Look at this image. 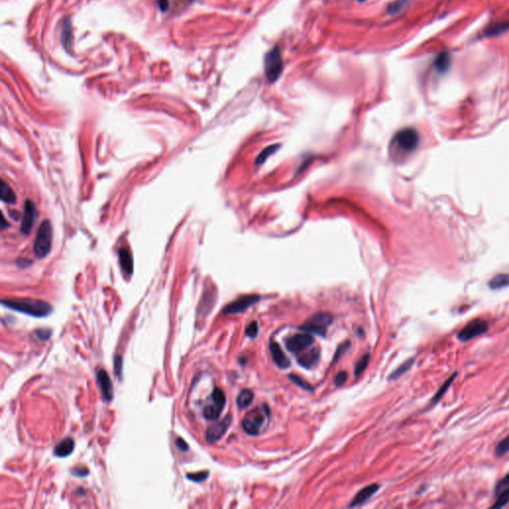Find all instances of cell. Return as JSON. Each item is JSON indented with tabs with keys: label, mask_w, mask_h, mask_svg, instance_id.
Instances as JSON below:
<instances>
[{
	"label": "cell",
	"mask_w": 509,
	"mask_h": 509,
	"mask_svg": "<svg viewBox=\"0 0 509 509\" xmlns=\"http://www.w3.org/2000/svg\"><path fill=\"white\" fill-rule=\"evenodd\" d=\"M212 403L207 405L204 408L203 411V416L208 421H216L220 415L221 412L223 411L226 404V396L225 393L223 392L220 388H215L212 396H211Z\"/></svg>",
	"instance_id": "52a82bcc"
},
{
	"label": "cell",
	"mask_w": 509,
	"mask_h": 509,
	"mask_svg": "<svg viewBox=\"0 0 509 509\" xmlns=\"http://www.w3.org/2000/svg\"><path fill=\"white\" fill-rule=\"evenodd\" d=\"M320 356H321L320 349H318V348H312V349L308 350V351L302 353L298 358V361H299V363L301 366H303L305 368H310L311 366H313L318 361V359H320Z\"/></svg>",
	"instance_id": "2e32d148"
},
{
	"label": "cell",
	"mask_w": 509,
	"mask_h": 509,
	"mask_svg": "<svg viewBox=\"0 0 509 509\" xmlns=\"http://www.w3.org/2000/svg\"><path fill=\"white\" fill-rule=\"evenodd\" d=\"M507 285H509V275H507V274L497 275L489 281L490 289H493V290L502 289V288H505V286H507Z\"/></svg>",
	"instance_id": "44dd1931"
},
{
	"label": "cell",
	"mask_w": 509,
	"mask_h": 509,
	"mask_svg": "<svg viewBox=\"0 0 509 509\" xmlns=\"http://www.w3.org/2000/svg\"><path fill=\"white\" fill-rule=\"evenodd\" d=\"M260 301L259 296L250 295V296H244L239 298L238 300L234 301L230 304H228L224 309H223V313L225 314H237L240 312L245 311L247 308H249L251 305L254 304Z\"/></svg>",
	"instance_id": "30bf717a"
},
{
	"label": "cell",
	"mask_w": 509,
	"mask_h": 509,
	"mask_svg": "<svg viewBox=\"0 0 509 509\" xmlns=\"http://www.w3.org/2000/svg\"><path fill=\"white\" fill-rule=\"evenodd\" d=\"M457 374H458V373L455 372L454 375H452V376H451L447 381H445L444 383H443V385H442V386L438 390V392L436 393V395L434 396V398H433V400H432V404H433V405H434V404H437L438 402H440V400L442 398V396L444 395V393L447 392L448 389L451 387V385H452V383H453V381H454L455 378L457 377Z\"/></svg>",
	"instance_id": "603a6c76"
},
{
	"label": "cell",
	"mask_w": 509,
	"mask_h": 509,
	"mask_svg": "<svg viewBox=\"0 0 509 509\" xmlns=\"http://www.w3.org/2000/svg\"><path fill=\"white\" fill-rule=\"evenodd\" d=\"M230 424H231V416L228 415L227 417L224 418V420L223 421L216 423V424L212 425L211 427H209L207 430V433H206L207 441L210 443L218 441L223 436H224V434L228 430Z\"/></svg>",
	"instance_id": "7c38bea8"
},
{
	"label": "cell",
	"mask_w": 509,
	"mask_h": 509,
	"mask_svg": "<svg viewBox=\"0 0 509 509\" xmlns=\"http://www.w3.org/2000/svg\"><path fill=\"white\" fill-rule=\"evenodd\" d=\"M36 335L41 340H47L50 337V335H51V330H49V329H40V330L36 331Z\"/></svg>",
	"instance_id": "d590c367"
},
{
	"label": "cell",
	"mask_w": 509,
	"mask_h": 509,
	"mask_svg": "<svg viewBox=\"0 0 509 509\" xmlns=\"http://www.w3.org/2000/svg\"><path fill=\"white\" fill-rule=\"evenodd\" d=\"M332 323V316L326 312H318L309 317L308 320L301 326V330L306 332L314 333L321 336H324L328 329V326Z\"/></svg>",
	"instance_id": "5b68a950"
},
{
	"label": "cell",
	"mask_w": 509,
	"mask_h": 509,
	"mask_svg": "<svg viewBox=\"0 0 509 509\" xmlns=\"http://www.w3.org/2000/svg\"><path fill=\"white\" fill-rule=\"evenodd\" d=\"M346 379H347V373L345 371H341L336 375V377L334 379V383L336 386H341L345 383Z\"/></svg>",
	"instance_id": "e575fe53"
},
{
	"label": "cell",
	"mask_w": 509,
	"mask_h": 509,
	"mask_svg": "<svg viewBox=\"0 0 509 509\" xmlns=\"http://www.w3.org/2000/svg\"><path fill=\"white\" fill-rule=\"evenodd\" d=\"M415 362V358H411V359H408L407 361H405L403 364H401L389 377L390 380H396L398 378H400L402 375H404L408 370H410V368L412 367L413 363Z\"/></svg>",
	"instance_id": "cb8c5ba5"
},
{
	"label": "cell",
	"mask_w": 509,
	"mask_h": 509,
	"mask_svg": "<svg viewBox=\"0 0 509 509\" xmlns=\"http://www.w3.org/2000/svg\"><path fill=\"white\" fill-rule=\"evenodd\" d=\"M118 256L121 270L125 275L131 276L134 272V261L131 252L127 249H120L118 251Z\"/></svg>",
	"instance_id": "9a60e30c"
},
{
	"label": "cell",
	"mask_w": 509,
	"mask_h": 509,
	"mask_svg": "<svg viewBox=\"0 0 509 509\" xmlns=\"http://www.w3.org/2000/svg\"><path fill=\"white\" fill-rule=\"evenodd\" d=\"M88 473H89V470H87L86 468L76 469V470L73 471V474L76 475V476H79V477H84V476H86Z\"/></svg>",
	"instance_id": "ab89813d"
},
{
	"label": "cell",
	"mask_w": 509,
	"mask_h": 509,
	"mask_svg": "<svg viewBox=\"0 0 509 509\" xmlns=\"http://www.w3.org/2000/svg\"><path fill=\"white\" fill-rule=\"evenodd\" d=\"M53 230L52 224L49 220H44L37 231L34 241V254L39 259H43L50 254L52 248Z\"/></svg>",
	"instance_id": "7a4b0ae2"
},
{
	"label": "cell",
	"mask_w": 509,
	"mask_h": 509,
	"mask_svg": "<svg viewBox=\"0 0 509 509\" xmlns=\"http://www.w3.org/2000/svg\"><path fill=\"white\" fill-rule=\"evenodd\" d=\"M290 379L294 382V383H296L297 385H299L300 387L303 388L304 390H307V391H312V386L309 385L307 382H305L304 380H302L301 377L297 376V375H291L290 376Z\"/></svg>",
	"instance_id": "f546056e"
},
{
	"label": "cell",
	"mask_w": 509,
	"mask_h": 509,
	"mask_svg": "<svg viewBox=\"0 0 509 509\" xmlns=\"http://www.w3.org/2000/svg\"><path fill=\"white\" fill-rule=\"evenodd\" d=\"M349 347H350V342L349 341H346V342L342 343L341 345H339V347L337 348V351H336V353L334 355V361L339 359L341 357V355L344 354L347 351Z\"/></svg>",
	"instance_id": "d6a6232c"
},
{
	"label": "cell",
	"mask_w": 509,
	"mask_h": 509,
	"mask_svg": "<svg viewBox=\"0 0 509 509\" xmlns=\"http://www.w3.org/2000/svg\"><path fill=\"white\" fill-rule=\"evenodd\" d=\"M507 453H509V435L500 440L495 448V455L497 457H502Z\"/></svg>",
	"instance_id": "4316f807"
},
{
	"label": "cell",
	"mask_w": 509,
	"mask_h": 509,
	"mask_svg": "<svg viewBox=\"0 0 509 509\" xmlns=\"http://www.w3.org/2000/svg\"><path fill=\"white\" fill-rule=\"evenodd\" d=\"M8 226H9V224H7L6 221H5V218L2 216V228L5 229V228H7Z\"/></svg>",
	"instance_id": "60d3db41"
},
{
	"label": "cell",
	"mask_w": 509,
	"mask_h": 509,
	"mask_svg": "<svg viewBox=\"0 0 509 509\" xmlns=\"http://www.w3.org/2000/svg\"><path fill=\"white\" fill-rule=\"evenodd\" d=\"M407 2H408V0H398V1L393 2L391 5H389L388 12L390 14H396V13L400 12L403 9V7L406 5Z\"/></svg>",
	"instance_id": "f1b7e54d"
},
{
	"label": "cell",
	"mask_w": 509,
	"mask_h": 509,
	"mask_svg": "<svg viewBox=\"0 0 509 509\" xmlns=\"http://www.w3.org/2000/svg\"><path fill=\"white\" fill-rule=\"evenodd\" d=\"M509 503V486L506 487L502 492L498 493V497L494 504L491 506L492 508H501Z\"/></svg>",
	"instance_id": "484cf974"
},
{
	"label": "cell",
	"mask_w": 509,
	"mask_h": 509,
	"mask_svg": "<svg viewBox=\"0 0 509 509\" xmlns=\"http://www.w3.org/2000/svg\"><path fill=\"white\" fill-rule=\"evenodd\" d=\"M121 368H122V359L120 356H116L115 360V370L116 375L118 377V375L121 374Z\"/></svg>",
	"instance_id": "8d00e7d4"
},
{
	"label": "cell",
	"mask_w": 509,
	"mask_h": 509,
	"mask_svg": "<svg viewBox=\"0 0 509 509\" xmlns=\"http://www.w3.org/2000/svg\"><path fill=\"white\" fill-rule=\"evenodd\" d=\"M508 486H509V473H507V474L503 477V479H502V480L497 484L496 488H495V492L498 494L499 491L503 490L504 488H506V487H508Z\"/></svg>",
	"instance_id": "836d02e7"
},
{
	"label": "cell",
	"mask_w": 509,
	"mask_h": 509,
	"mask_svg": "<svg viewBox=\"0 0 509 509\" xmlns=\"http://www.w3.org/2000/svg\"><path fill=\"white\" fill-rule=\"evenodd\" d=\"M0 199L6 204H15L16 202L14 191L4 180H1V184H0Z\"/></svg>",
	"instance_id": "d6986e66"
},
{
	"label": "cell",
	"mask_w": 509,
	"mask_h": 509,
	"mask_svg": "<svg viewBox=\"0 0 509 509\" xmlns=\"http://www.w3.org/2000/svg\"><path fill=\"white\" fill-rule=\"evenodd\" d=\"M378 488H379L378 485H370V486L364 487L356 494V496L354 497L352 502L350 503V507H354V506L363 504L368 498H370L378 490Z\"/></svg>",
	"instance_id": "e0dca14e"
},
{
	"label": "cell",
	"mask_w": 509,
	"mask_h": 509,
	"mask_svg": "<svg viewBox=\"0 0 509 509\" xmlns=\"http://www.w3.org/2000/svg\"><path fill=\"white\" fill-rule=\"evenodd\" d=\"M282 72V58L278 47H274L265 57V74L270 83L276 82Z\"/></svg>",
	"instance_id": "8992f818"
},
{
	"label": "cell",
	"mask_w": 509,
	"mask_h": 509,
	"mask_svg": "<svg viewBox=\"0 0 509 509\" xmlns=\"http://www.w3.org/2000/svg\"><path fill=\"white\" fill-rule=\"evenodd\" d=\"M97 381L105 401H111L114 397V388L106 370L100 369L97 373Z\"/></svg>",
	"instance_id": "4fadbf2b"
},
{
	"label": "cell",
	"mask_w": 509,
	"mask_h": 509,
	"mask_svg": "<svg viewBox=\"0 0 509 509\" xmlns=\"http://www.w3.org/2000/svg\"><path fill=\"white\" fill-rule=\"evenodd\" d=\"M418 143L419 135L416 132V130L411 129V127L401 130L395 135L393 139V144L395 149L402 153L412 152L414 149H416Z\"/></svg>",
	"instance_id": "277c9868"
},
{
	"label": "cell",
	"mask_w": 509,
	"mask_h": 509,
	"mask_svg": "<svg viewBox=\"0 0 509 509\" xmlns=\"http://www.w3.org/2000/svg\"><path fill=\"white\" fill-rule=\"evenodd\" d=\"M268 414V407L266 406L256 408L249 412L242 421L244 431L250 436L259 435L262 426L265 424Z\"/></svg>",
	"instance_id": "3957f363"
},
{
	"label": "cell",
	"mask_w": 509,
	"mask_h": 509,
	"mask_svg": "<svg viewBox=\"0 0 509 509\" xmlns=\"http://www.w3.org/2000/svg\"><path fill=\"white\" fill-rule=\"evenodd\" d=\"M450 65H451V57H450L449 53L441 52L440 54L438 55V57L436 58V61H435V66L439 72H440V73L445 72L449 69Z\"/></svg>",
	"instance_id": "ffe728a7"
},
{
	"label": "cell",
	"mask_w": 509,
	"mask_h": 509,
	"mask_svg": "<svg viewBox=\"0 0 509 509\" xmlns=\"http://www.w3.org/2000/svg\"><path fill=\"white\" fill-rule=\"evenodd\" d=\"M314 342L313 337L308 334H296L286 340V347L292 352H301L304 349H307Z\"/></svg>",
	"instance_id": "8fae6325"
},
{
	"label": "cell",
	"mask_w": 509,
	"mask_h": 509,
	"mask_svg": "<svg viewBox=\"0 0 509 509\" xmlns=\"http://www.w3.org/2000/svg\"><path fill=\"white\" fill-rule=\"evenodd\" d=\"M157 3H158V6L159 8H161L162 11H166L168 9V6H169V1L168 0H157Z\"/></svg>",
	"instance_id": "f35d334b"
},
{
	"label": "cell",
	"mask_w": 509,
	"mask_h": 509,
	"mask_svg": "<svg viewBox=\"0 0 509 509\" xmlns=\"http://www.w3.org/2000/svg\"><path fill=\"white\" fill-rule=\"evenodd\" d=\"M259 332V326H258V324L257 322H253L249 324V326L247 327L246 329V334L249 336V337H256L257 334Z\"/></svg>",
	"instance_id": "1f68e13d"
},
{
	"label": "cell",
	"mask_w": 509,
	"mask_h": 509,
	"mask_svg": "<svg viewBox=\"0 0 509 509\" xmlns=\"http://www.w3.org/2000/svg\"><path fill=\"white\" fill-rule=\"evenodd\" d=\"M369 361H370L369 354H365L364 356H362L360 358V360L356 363V366H355V375L356 376H359L360 374H362L365 371V369L367 368V366L369 364Z\"/></svg>",
	"instance_id": "83f0119b"
},
{
	"label": "cell",
	"mask_w": 509,
	"mask_h": 509,
	"mask_svg": "<svg viewBox=\"0 0 509 509\" xmlns=\"http://www.w3.org/2000/svg\"><path fill=\"white\" fill-rule=\"evenodd\" d=\"M488 330V324L482 318H474L468 324L464 325V327L459 331L458 338L462 342L469 341L477 336H480Z\"/></svg>",
	"instance_id": "ba28073f"
},
{
	"label": "cell",
	"mask_w": 509,
	"mask_h": 509,
	"mask_svg": "<svg viewBox=\"0 0 509 509\" xmlns=\"http://www.w3.org/2000/svg\"><path fill=\"white\" fill-rule=\"evenodd\" d=\"M23 217L21 221V233L23 235H29L37 218V209L35 204L31 200H26L24 204Z\"/></svg>",
	"instance_id": "9c48e42d"
},
{
	"label": "cell",
	"mask_w": 509,
	"mask_h": 509,
	"mask_svg": "<svg viewBox=\"0 0 509 509\" xmlns=\"http://www.w3.org/2000/svg\"><path fill=\"white\" fill-rule=\"evenodd\" d=\"M6 307L34 317H45L52 313L50 303L34 299H10L1 301Z\"/></svg>",
	"instance_id": "6da1fadb"
},
{
	"label": "cell",
	"mask_w": 509,
	"mask_h": 509,
	"mask_svg": "<svg viewBox=\"0 0 509 509\" xmlns=\"http://www.w3.org/2000/svg\"><path fill=\"white\" fill-rule=\"evenodd\" d=\"M254 400V393L251 391V390H243L238 398H237V405L240 409H244V408H247L249 405L252 404Z\"/></svg>",
	"instance_id": "7402d4cb"
},
{
	"label": "cell",
	"mask_w": 509,
	"mask_h": 509,
	"mask_svg": "<svg viewBox=\"0 0 509 509\" xmlns=\"http://www.w3.org/2000/svg\"><path fill=\"white\" fill-rule=\"evenodd\" d=\"M74 449H75L74 440L71 438H67L57 444V447L55 448V451H54V454L59 458H65V457H68L69 455H71L72 452L74 451Z\"/></svg>",
	"instance_id": "ac0fdd59"
},
{
	"label": "cell",
	"mask_w": 509,
	"mask_h": 509,
	"mask_svg": "<svg viewBox=\"0 0 509 509\" xmlns=\"http://www.w3.org/2000/svg\"><path fill=\"white\" fill-rule=\"evenodd\" d=\"M278 146H279L278 144H274V145H271V146L265 148V149L260 153V155L258 156L257 161H256V164H257V165H261V164H263V163L267 161V158H268L271 154H273V153H274V152L278 148Z\"/></svg>",
	"instance_id": "d4e9b609"
},
{
	"label": "cell",
	"mask_w": 509,
	"mask_h": 509,
	"mask_svg": "<svg viewBox=\"0 0 509 509\" xmlns=\"http://www.w3.org/2000/svg\"><path fill=\"white\" fill-rule=\"evenodd\" d=\"M175 443H176L177 448H178L179 450H181V451H183V452H186V451L188 450V444H187V442H186L184 440L178 438V439H176Z\"/></svg>",
	"instance_id": "74e56055"
},
{
	"label": "cell",
	"mask_w": 509,
	"mask_h": 509,
	"mask_svg": "<svg viewBox=\"0 0 509 509\" xmlns=\"http://www.w3.org/2000/svg\"><path fill=\"white\" fill-rule=\"evenodd\" d=\"M270 349H271L273 359H274L275 363L278 365V367H279L281 369L289 368V366L291 365V361L282 352L280 346L277 342L272 341L270 344Z\"/></svg>",
	"instance_id": "5bb4252c"
},
{
	"label": "cell",
	"mask_w": 509,
	"mask_h": 509,
	"mask_svg": "<svg viewBox=\"0 0 509 509\" xmlns=\"http://www.w3.org/2000/svg\"><path fill=\"white\" fill-rule=\"evenodd\" d=\"M359 1H365V0H359Z\"/></svg>",
	"instance_id": "b9f144b4"
},
{
	"label": "cell",
	"mask_w": 509,
	"mask_h": 509,
	"mask_svg": "<svg viewBox=\"0 0 509 509\" xmlns=\"http://www.w3.org/2000/svg\"><path fill=\"white\" fill-rule=\"evenodd\" d=\"M208 474H209L208 471H200V472H196V473H189V474H187V477L191 481L198 483V482H202V481L206 480Z\"/></svg>",
	"instance_id": "4dcf8cb0"
}]
</instances>
